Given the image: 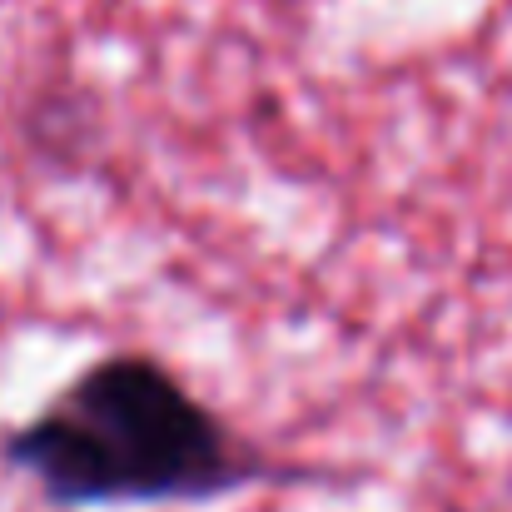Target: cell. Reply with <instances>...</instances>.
Instances as JSON below:
<instances>
[{"label": "cell", "instance_id": "6da1fadb", "mask_svg": "<svg viewBox=\"0 0 512 512\" xmlns=\"http://www.w3.org/2000/svg\"><path fill=\"white\" fill-rule=\"evenodd\" d=\"M0 463L70 512L214 503L279 473L155 353H105L80 368L0 438Z\"/></svg>", "mask_w": 512, "mask_h": 512}]
</instances>
